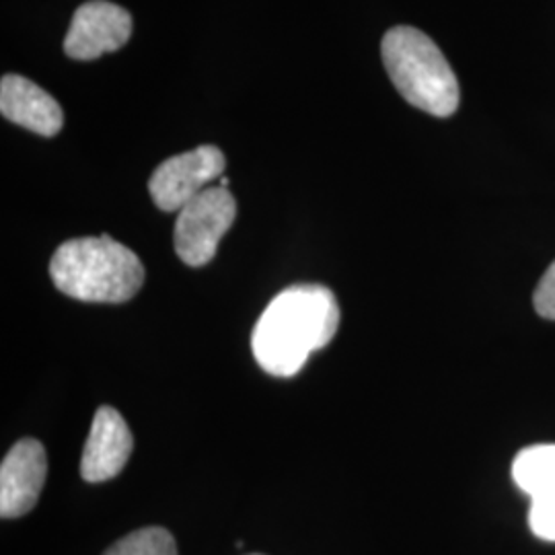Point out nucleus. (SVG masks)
Instances as JSON below:
<instances>
[{"mask_svg":"<svg viewBox=\"0 0 555 555\" xmlns=\"http://www.w3.org/2000/svg\"><path fill=\"white\" fill-rule=\"evenodd\" d=\"M339 327V305L321 284H295L270 300L251 334L259 366L274 377H295Z\"/></svg>","mask_w":555,"mask_h":555,"instance_id":"nucleus-1","label":"nucleus"},{"mask_svg":"<svg viewBox=\"0 0 555 555\" xmlns=\"http://www.w3.org/2000/svg\"><path fill=\"white\" fill-rule=\"evenodd\" d=\"M50 276L66 297L119 305L139 295L144 266L132 249L109 235L70 238L52 256Z\"/></svg>","mask_w":555,"mask_h":555,"instance_id":"nucleus-2","label":"nucleus"},{"mask_svg":"<svg viewBox=\"0 0 555 555\" xmlns=\"http://www.w3.org/2000/svg\"><path fill=\"white\" fill-rule=\"evenodd\" d=\"M383 64L399 95L417 109L449 118L459 109V82L435 41L416 27L399 25L380 43Z\"/></svg>","mask_w":555,"mask_h":555,"instance_id":"nucleus-3","label":"nucleus"},{"mask_svg":"<svg viewBox=\"0 0 555 555\" xmlns=\"http://www.w3.org/2000/svg\"><path fill=\"white\" fill-rule=\"evenodd\" d=\"M237 217V202L229 188H208L190 199L176 220V251L179 259L192 268L210 263L220 238L233 227Z\"/></svg>","mask_w":555,"mask_h":555,"instance_id":"nucleus-4","label":"nucleus"},{"mask_svg":"<svg viewBox=\"0 0 555 555\" xmlns=\"http://www.w3.org/2000/svg\"><path fill=\"white\" fill-rule=\"evenodd\" d=\"M224 155L212 144L163 160L149 181L153 202L163 212H179L190 199L208 190L224 171Z\"/></svg>","mask_w":555,"mask_h":555,"instance_id":"nucleus-5","label":"nucleus"},{"mask_svg":"<svg viewBox=\"0 0 555 555\" xmlns=\"http://www.w3.org/2000/svg\"><path fill=\"white\" fill-rule=\"evenodd\" d=\"M130 36L132 17L126 9L107 0H91L75 11L64 52L75 60H95L126 46Z\"/></svg>","mask_w":555,"mask_h":555,"instance_id":"nucleus-6","label":"nucleus"},{"mask_svg":"<svg viewBox=\"0 0 555 555\" xmlns=\"http://www.w3.org/2000/svg\"><path fill=\"white\" fill-rule=\"evenodd\" d=\"M48 476V456L40 440L23 438L0 465V516L29 515L40 500Z\"/></svg>","mask_w":555,"mask_h":555,"instance_id":"nucleus-7","label":"nucleus"},{"mask_svg":"<svg viewBox=\"0 0 555 555\" xmlns=\"http://www.w3.org/2000/svg\"><path fill=\"white\" fill-rule=\"evenodd\" d=\"M134 437L118 410L101 405L80 456V477L101 483L119 476L132 455Z\"/></svg>","mask_w":555,"mask_h":555,"instance_id":"nucleus-8","label":"nucleus"},{"mask_svg":"<svg viewBox=\"0 0 555 555\" xmlns=\"http://www.w3.org/2000/svg\"><path fill=\"white\" fill-rule=\"evenodd\" d=\"M0 114L40 137H56L64 124L59 101L34 80L7 75L0 80Z\"/></svg>","mask_w":555,"mask_h":555,"instance_id":"nucleus-9","label":"nucleus"},{"mask_svg":"<svg viewBox=\"0 0 555 555\" xmlns=\"http://www.w3.org/2000/svg\"><path fill=\"white\" fill-rule=\"evenodd\" d=\"M516 486L533 498L555 490V444H533L522 449L513 461Z\"/></svg>","mask_w":555,"mask_h":555,"instance_id":"nucleus-10","label":"nucleus"},{"mask_svg":"<svg viewBox=\"0 0 555 555\" xmlns=\"http://www.w3.org/2000/svg\"><path fill=\"white\" fill-rule=\"evenodd\" d=\"M103 555H178V545L167 529L144 527L116 541Z\"/></svg>","mask_w":555,"mask_h":555,"instance_id":"nucleus-11","label":"nucleus"},{"mask_svg":"<svg viewBox=\"0 0 555 555\" xmlns=\"http://www.w3.org/2000/svg\"><path fill=\"white\" fill-rule=\"evenodd\" d=\"M529 527L543 541H555V490L531 500Z\"/></svg>","mask_w":555,"mask_h":555,"instance_id":"nucleus-12","label":"nucleus"},{"mask_svg":"<svg viewBox=\"0 0 555 555\" xmlns=\"http://www.w3.org/2000/svg\"><path fill=\"white\" fill-rule=\"evenodd\" d=\"M533 305L535 311L543 319L555 321V261L547 268V272L537 284L535 295H533Z\"/></svg>","mask_w":555,"mask_h":555,"instance_id":"nucleus-13","label":"nucleus"},{"mask_svg":"<svg viewBox=\"0 0 555 555\" xmlns=\"http://www.w3.org/2000/svg\"><path fill=\"white\" fill-rule=\"evenodd\" d=\"M220 185H222V188H229V179H227V178L220 179Z\"/></svg>","mask_w":555,"mask_h":555,"instance_id":"nucleus-14","label":"nucleus"},{"mask_svg":"<svg viewBox=\"0 0 555 555\" xmlns=\"http://www.w3.org/2000/svg\"><path fill=\"white\" fill-rule=\"evenodd\" d=\"M251 555H259V554H251Z\"/></svg>","mask_w":555,"mask_h":555,"instance_id":"nucleus-15","label":"nucleus"}]
</instances>
